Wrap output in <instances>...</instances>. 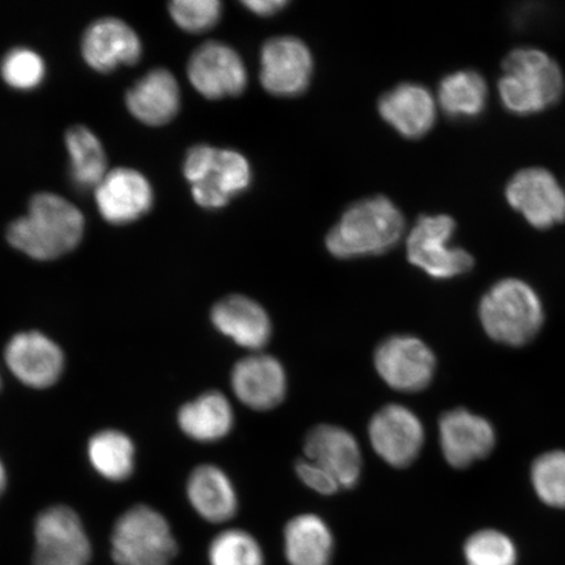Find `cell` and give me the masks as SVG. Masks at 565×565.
<instances>
[{"mask_svg":"<svg viewBox=\"0 0 565 565\" xmlns=\"http://www.w3.org/2000/svg\"><path fill=\"white\" fill-rule=\"evenodd\" d=\"M86 235V217L67 198L51 192L34 194L26 212L7 227L13 249L40 263L65 257Z\"/></svg>","mask_w":565,"mask_h":565,"instance_id":"6da1fadb","label":"cell"},{"mask_svg":"<svg viewBox=\"0 0 565 565\" xmlns=\"http://www.w3.org/2000/svg\"><path fill=\"white\" fill-rule=\"evenodd\" d=\"M405 231V218L385 196L360 201L330 231L327 246L334 257L351 259L391 250Z\"/></svg>","mask_w":565,"mask_h":565,"instance_id":"7a4b0ae2","label":"cell"},{"mask_svg":"<svg viewBox=\"0 0 565 565\" xmlns=\"http://www.w3.org/2000/svg\"><path fill=\"white\" fill-rule=\"evenodd\" d=\"M479 320L492 341L524 348L540 334L545 323V309L532 286L508 278L486 292L479 303Z\"/></svg>","mask_w":565,"mask_h":565,"instance_id":"3957f363","label":"cell"},{"mask_svg":"<svg viewBox=\"0 0 565 565\" xmlns=\"http://www.w3.org/2000/svg\"><path fill=\"white\" fill-rule=\"evenodd\" d=\"M503 71L499 95L513 115H536L554 106L564 94L562 68L539 49H515L507 56Z\"/></svg>","mask_w":565,"mask_h":565,"instance_id":"277c9868","label":"cell"},{"mask_svg":"<svg viewBox=\"0 0 565 565\" xmlns=\"http://www.w3.org/2000/svg\"><path fill=\"white\" fill-rule=\"evenodd\" d=\"M182 173L198 206L221 210L244 193L252 182L249 161L242 153L210 145L190 147Z\"/></svg>","mask_w":565,"mask_h":565,"instance_id":"5b68a950","label":"cell"},{"mask_svg":"<svg viewBox=\"0 0 565 565\" xmlns=\"http://www.w3.org/2000/svg\"><path fill=\"white\" fill-rule=\"evenodd\" d=\"M175 554L169 522L151 507H132L113 529L111 556L118 565H169Z\"/></svg>","mask_w":565,"mask_h":565,"instance_id":"8992f818","label":"cell"},{"mask_svg":"<svg viewBox=\"0 0 565 565\" xmlns=\"http://www.w3.org/2000/svg\"><path fill=\"white\" fill-rule=\"evenodd\" d=\"M456 223L448 215L422 216L409 233V263L435 279H451L469 273L475 258L459 247L449 246Z\"/></svg>","mask_w":565,"mask_h":565,"instance_id":"52a82bcc","label":"cell"},{"mask_svg":"<svg viewBox=\"0 0 565 565\" xmlns=\"http://www.w3.org/2000/svg\"><path fill=\"white\" fill-rule=\"evenodd\" d=\"M33 565H88L90 542L79 515L55 505L41 512L34 525Z\"/></svg>","mask_w":565,"mask_h":565,"instance_id":"ba28073f","label":"cell"},{"mask_svg":"<svg viewBox=\"0 0 565 565\" xmlns=\"http://www.w3.org/2000/svg\"><path fill=\"white\" fill-rule=\"evenodd\" d=\"M374 365L381 379L394 391L416 393L434 380L436 358L419 338L395 335L379 344Z\"/></svg>","mask_w":565,"mask_h":565,"instance_id":"9c48e42d","label":"cell"},{"mask_svg":"<svg viewBox=\"0 0 565 565\" xmlns=\"http://www.w3.org/2000/svg\"><path fill=\"white\" fill-rule=\"evenodd\" d=\"M81 54L90 70L105 75L137 65L143 55V42L125 20L105 17L92 21L83 32Z\"/></svg>","mask_w":565,"mask_h":565,"instance_id":"30bf717a","label":"cell"},{"mask_svg":"<svg viewBox=\"0 0 565 565\" xmlns=\"http://www.w3.org/2000/svg\"><path fill=\"white\" fill-rule=\"evenodd\" d=\"M505 196L512 209L536 230H550L565 222V193L547 169H522L508 183Z\"/></svg>","mask_w":565,"mask_h":565,"instance_id":"8fae6325","label":"cell"},{"mask_svg":"<svg viewBox=\"0 0 565 565\" xmlns=\"http://www.w3.org/2000/svg\"><path fill=\"white\" fill-rule=\"evenodd\" d=\"M188 79L207 100H223L243 94L247 73L242 56L224 42L209 41L190 55Z\"/></svg>","mask_w":565,"mask_h":565,"instance_id":"7c38bea8","label":"cell"},{"mask_svg":"<svg viewBox=\"0 0 565 565\" xmlns=\"http://www.w3.org/2000/svg\"><path fill=\"white\" fill-rule=\"evenodd\" d=\"M94 195L98 214L116 227L137 223L154 203L152 183L138 169L130 167L110 169Z\"/></svg>","mask_w":565,"mask_h":565,"instance_id":"4fadbf2b","label":"cell"},{"mask_svg":"<svg viewBox=\"0 0 565 565\" xmlns=\"http://www.w3.org/2000/svg\"><path fill=\"white\" fill-rule=\"evenodd\" d=\"M312 74V54L299 39L277 38L264 45L259 77L268 94L299 96L308 88Z\"/></svg>","mask_w":565,"mask_h":565,"instance_id":"5bb4252c","label":"cell"},{"mask_svg":"<svg viewBox=\"0 0 565 565\" xmlns=\"http://www.w3.org/2000/svg\"><path fill=\"white\" fill-rule=\"evenodd\" d=\"M372 447L393 468H407L418 458L424 444V427L412 409L388 405L370 424Z\"/></svg>","mask_w":565,"mask_h":565,"instance_id":"9a60e30c","label":"cell"},{"mask_svg":"<svg viewBox=\"0 0 565 565\" xmlns=\"http://www.w3.org/2000/svg\"><path fill=\"white\" fill-rule=\"evenodd\" d=\"M440 445L445 459L455 469L470 468L489 457L497 445V433L483 416L459 407L441 416Z\"/></svg>","mask_w":565,"mask_h":565,"instance_id":"2e32d148","label":"cell"},{"mask_svg":"<svg viewBox=\"0 0 565 565\" xmlns=\"http://www.w3.org/2000/svg\"><path fill=\"white\" fill-rule=\"evenodd\" d=\"M7 366L21 383L34 388L53 386L65 370L60 345L39 331H24L7 344Z\"/></svg>","mask_w":565,"mask_h":565,"instance_id":"e0dca14e","label":"cell"},{"mask_svg":"<svg viewBox=\"0 0 565 565\" xmlns=\"http://www.w3.org/2000/svg\"><path fill=\"white\" fill-rule=\"evenodd\" d=\"M125 105L139 124L167 126L180 115L182 94L179 81L168 68H152L127 89Z\"/></svg>","mask_w":565,"mask_h":565,"instance_id":"ac0fdd59","label":"cell"},{"mask_svg":"<svg viewBox=\"0 0 565 565\" xmlns=\"http://www.w3.org/2000/svg\"><path fill=\"white\" fill-rule=\"evenodd\" d=\"M307 458L333 476L342 489H353L362 476L363 458L359 443L348 429L322 424L306 437Z\"/></svg>","mask_w":565,"mask_h":565,"instance_id":"d6986e66","label":"cell"},{"mask_svg":"<svg viewBox=\"0 0 565 565\" xmlns=\"http://www.w3.org/2000/svg\"><path fill=\"white\" fill-rule=\"evenodd\" d=\"M231 383L238 401L258 412L273 409L286 398V371L270 355L257 353L239 360L232 371Z\"/></svg>","mask_w":565,"mask_h":565,"instance_id":"ffe728a7","label":"cell"},{"mask_svg":"<svg viewBox=\"0 0 565 565\" xmlns=\"http://www.w3.org/2000/svg\"><path fill=\"white\" fill-rule=\"evenodd\" d=\"M211 320L222 334L245 349H264L271 338L270 317L257 301L243 295H231L216 302Z\"/></svg>","mask_w":565,"mask_h":565,"instance_id":"44dd1931","label":"cell"},{"mask_svg":"<svg viewBox=\"0 0 565 565\" xmlns=\"http://www.w3.org/2000/svg\"><path fill=\"white\" fill-rule=\"evenodd\" d=\"M379 111L401 136L422 138L433 129L436 106L433 95L418 84H402L381 97Z\"/></svg>","mask_w":565,"mask_h":565,"instance_id":"7402d4cb","label":"cell"},{"mask_svg":"<svg viewBox=\"0 0 565 565\" xmlns=\"http://www.w3.org/2000/svg\"><path fill=\"white\" fill-rule=\"evenodd\" d=\"M188 498L198 514L209 522L221 524L237 512L235 487L222 469L202 465L188 480Z\"/></svg>","mask_w":565,"mask_h":565,"instance_id":"603a6c76","label":"cell"},{"mask_svg":"<svg viewBox=\"0 0 565 565\" xmlns=\"http://www.w3.org/2000/svg\"><path fill=\"white\" fill-rule=\"evenodd\" d=\"M70 179L82 192H95L110 171L108 154L97 134L86 125H74L65 134Z\"/></svg>","mask_w":565,"mask_h":565,"instance_id":"cb8c5ba5","label":"cell"},{"mask_svg":"<svg viewBox=\"0 0 565 565\" xmlns=\"http://www.w3.org/2000/svg\"><path fill=\"white\" fill-rule=\"evenodd\" d=\"M235 422L227 397L218 392H209L182 406L179 424L190 439L212 443L224 439Z\"/></svg>","mask_w":565,"mask_h":565,"instance_id":"d4e9b609","label":"cell"},{"mask_svg":"<svg viewBox=\"0 0 565 565\" xmlns=\"http://www.w3.org/2000/svg\"><path fill=\"white\" fill-rule=\"evenodd\" d=\"M286 556L291 565H330L333 534L316 514H300L285 530Z\"/></svg>","mask_w":565,"mask_h":565,"instance_id":"484cf974","label":"cell"},{"mask_svg":"<svg viewBox=\"0 0 565 565\" xmlns=\"http://www.w3.org/2000/svg\"><path fill=\"white\" fill-rule=\"evenodd\" d=\"M88 457L98 475L113 482H122L132 475L136 447L124 433L106 429L89 440Z\"/></svg>","mask_w":565,"mask_h":565,"instance_id":"4316f807","label":"cell"},{"mask_svg":"<svg viewBox=\"0 0 565 565\" xmlns=\"http://www.w3.org/2000/svg\"><path fill=\"white\" fill-rule=\"evenodd\" d=\"M487 97V84L476 71L450 74L445 77L439 88L441 108L451 118L470 119L482 115Z\"/></svg>","mask_w":565,"mask_h":565,"instance_id":"83f0119b","label":"cell"},{"mask_svg":"<svg viewBox=\"0 0 565 565\" xmlns=\"http://www.w3.org/2000/svg\"><path fill=\"white\" fill-rule=\"evenodd\" d=\"M47 66L38 51L28 46H15L0 61V77L7 87L17 92H33L44 84Z\"/></svg>","mask_w":565,"mask_h":565,"instance_id":"f1b7e54d","label":"cell"},{"mask_svg":"<svg viewBox=\"0 0 565 565\" xmlns=\"http://www.w3.org/2000/svg\"><path fill=\"white\" fill-rule=\"evenodd\" d=\"M530 482L543 504L565 510V450H550L536 457L530 469Z\"/></svg>","mask_w":565,"mask_h":565,"instance_id":"f546056e","label":"cell"},{"mask_svg":"<svg viewBox=\"0 0 565 565\" xmlns=\"http://www.w3.org/2000/svg\"><path fill=\"white\" fill-rule=\"evenodd\" d=\"M468 565H518L519 550L510 535L497 529H483L465 543Z\"/></svg>","mask_w":565,"mask_h":565,"instance_id":"4dcf8cb0","label":"cell"},{"mask_svg":"<svg viewBox=\"0 0 565 565\" xmlns=\"http://www.w3.org/2000/svg\"><path fill=\"white\" fill-rule=\"evenodd\" d=\"M209 559L211 565H264V553L249 533L232 529L211 542Z\"/></svg>","mask_w":565,"mask_h":565,"instance_id":"1f68e13d","label":"cell"},{"mask_svg":"<svg viewBox=\"0 0 565 565\" xmlns=\"http://www.w3.org/2000/svg\"><path fill=\"white\" fill-rule=\"evenodd\" d=\"M168 12L183 32L204 33L218 23L223 9L217 0H174Z\"/></svg>","mask_w":565,"mask_h":565,"instance_id":"d6a6232c","label":"cell"},{"mask_svg":"<svg viewBox=\"0 0 565 565\" xmlns=\"http://www.w3.org/2000/svg\"><path fill=\"white\" fill-rule=\"evenodd\" d=\"M296 472L309 489L321 494H334L342 489L338 480L328 470L321 468L310 459H300L296 465Z\"/></svg>","mask_w":565,"mask_h":565,"instance_id":"836d02e7","label":"cell"},{"mask_svg":"<svg viewBox=\"0 0 565 565\" xmlns=\"http://www.w3.org/2000/svg\"><path fill=\"white\" fill-rule=\"evenodd\" d=\"M247 10L253 13H257L258 17H271L274 13L285 9L288 4L286 0H263V2H256V0H247L243 3Z\"/></svg>","mask_w":565,"mask_h":565,"instance_id":"e575fe53","label":"cell"},{"mask_svg":"<svg viewBox=\"0 0 565 565\" xmlns=\"http://www.w3.org/2000/svg\"><path fill=\"white\" fill-rule=\"evenodd\" d=\"M6 484H7V472H6L3 462L0 461V497H2V493L6 489Z\"/></svg>","mask_w":565,"mask_h":565,"instance_id":"d590c367","label":"cell"}]
</instances>
